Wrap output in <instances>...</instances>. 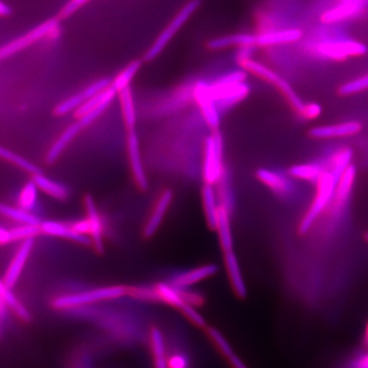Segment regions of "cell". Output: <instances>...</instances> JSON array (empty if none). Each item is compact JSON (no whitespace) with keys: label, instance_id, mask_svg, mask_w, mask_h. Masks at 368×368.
Listing matches in <instances>:
<instances>
[{"label":"cell","instance_id":"obj_35","mask_svg":"<svg viewBox=\"0 0 368 368\" xmlns=\"http://www.w3.org/2000/svg\"><path fill=\"white\" fill-rule=\"evenodd\" d=\"M0 158L6 160V161L13 163L15 166L19 167V168L23 169V170L27 171L28 173L33 174V175L42 173L39 167L36 166L32 162L25 159V158L21 157V156L18 155V153L11 152L10 150H6V148L1 146H0Z\"/></svg>","mask_w":368,"mask_h":368},{"label":"cell","instance_id":"obj_3","mask_svg":"<svg viewBox=\"0 0 368 368\" xmlns=\"http://www.w3.org/2000/svg\"><path fill=\"white\" fill-rule=\"evenodd\" d=\"M225 172L223 166V137L220 131L212 132L205 141L203 176L205 184L216 185Z\"/></svg>","mask_w":368,"mask_h":368},{"label":"cell","instance_id":"obj_1","mask_svg":"<svg viewBox=\"0 0 368 368\" xmlns=\"http://www.w3.org/2000/svg\"><path fill=\"white\" fill-rule=\"evenodd\" d=\"M201 4H202V0H189L180 8V11L167 25L166 28L156 38L150 49L144 53V62H153L164 51L167 45L170 44L178 31L184 26L185 23L189 21L193 17V13L200 8Z\"/></svg>","mask_w":368,"mask_h":368},{"label":"cell","instance_id":"obj_19","mask_svg":"<svg viewBox=\"0 0 368 368\" xmlns=\"http://www.w3.org/2000/svg\"><path fill=\"white\" fill-rule=\"evenodd\" d=\"M303 32L300 29H284L279 31H271L256 35V45L259 46H273L293 44L301 39Z\"/></svg>","mask_w":368,"mask_h":368},{"label":"cell","instance_id":"obj_8","mask_svg":"<svg viewBox=\"0 0 368 368\" xmlns=\"http://www.w3.org/2000/svg\"><path fill=\"white\" fill-rule=\"evenodd\" d=\"M110 82H112V79L110 78L99 79L96 82L91 83V84L85 87L84 89L76 94L75 96L65 99L60 105L56 106V108H54V114L56 116H64L65 114H69V113L76 110L83 103H87L88 99L94 98L99 92L103 91V90L110 87Z\"/></svg>","mask_w":368,"mask_h":368},{"label":"cell","instance_id":"obj_24","mask_svg":"<svg viewBox=\"0 0 368 368\" xmlns=\"http://www.w3.org/2000/svg\"><path fill=\"white\" fill-rule=\"evenodd\" d=\"M118 96L126 128H127L128 131L135 130L137 123V115L131 87L121 90V91L118 92Z\"/></svg>","mask_w":368,"mask_h":368},{"label":"cell","instance_id":"obj_21","mask_svg":"<svg viewBox=\"0 0 368 368\" xmlns=\"http://www.w3.org/2000/svg\"><path fill=\"white\" fill-rule=\"evenodd\" d=\"M230 217H231V214L225 208L220 206L215 230L218 234L219 243H220L223 253L234 250V236H232Z\"/></svg>","mask_w":368,"mask_h":368},{"label":"cell","instance_id":"obj_40","mask_svg":"<svg viewBox=\"0 0 368 368\" xmlns=\"http://www.w3.org/2000/svg\"><path fill=\"white\" fill-rule=\"evenodd\" d=\"M246 79H247V72L234 71L227 74V75L219 77L216 81L212 83V85H214V87H231V85L246 82Z\"/></svg>","mask_w":368,"mask_h":368},{"label":"cell","instance_id":"obj_29","mask_svg":"<svg viewBox=\"0 0 368 368\" xmlns=\"http://www.w3.org/2000/svg\"><path fill=\"white\" fill-rule=\"evenodd\" d=\"M156 288L159 293L160 301L164 302V303L171 305L178 309L182 308L186 303L180 291L174 288L172 284L160 282L156 286Z\"/></svg>","mask_w":368,"mask_h":368},{"label":"cell","instance_id":"obj_51","mask_svg":"<svg viewBox=\"0 0 368 368\" xmlns=\"http://www.w3.org/2000/svg\"><path fill=\"white\" fill-rule=\"evenodd\" d=\"M364 344L368 347V324L367 325V329H365L364 333Z\"/></svg>","mask_w":368,"mask_h":368},{"label":"cell","instance_id":"obj_23","mask_svg":"<svg viewBox=\"0 0 368 368\" xmlns=\"http://www.w3.org/2000/svg\"><path fill=\"white\" fill-rule=\"evenodd\" d=\"M82 129V125L79 122L71 124L51 146V150L47 153L46 162L49 164H53Z\"/></svg>","mask_w":368,"mask_h":368},{"label":"cell","instance_id":"obj_11","mask_svg":"<svg viewBox=\"0 0 368 368\" xmlns=\"http://www.w3.org/2000/svg\"><path fill=\"white\" fill-rule=\"evenodd\" d=\"M319 53L331 60H346L367 53V45L355 40H336L320 44Z\"/></svg>","mask_w":368,"mask_h":368},{"label":"cell","instance_id":"obj_10","mask_svg":"<svg viewBox=\"0 0 368 368\" xmlns=\"http://www.w3.org/2000/svg\"><path fill=\"white\" fill-rule=\"evenodd\" d=\"M212 98L215 101L217 108L221 112L229 110L238 105L250 94V87L246 82L231 87H214L210 84Z\"/></svg>","mask_w":368,"mask_h":368},{"label":"cell","instance_id":"obj_9","mask_svg":"<svg viewBox=\"0 0 368 368\" xmlns=\"http://www.w3.org/2000/svg\"><path fill=\"white\" fill-rule=\"evenodd\" d=\"M127 153L135 184L141 191H146L148 189V180L142 162L141 144L137 129L128 131Z\"/></svg>","mask_w":368,"mask_h":368},{"label":"cell","instance_id":"obj_44","mask_svg":"<svg viewBox=\"0 0 368 368\" xmlns=\"http://www.w3.org/2000/svg\"><path fill=\"white\" fill-rule=\"evenodd\" d=\"M180 310L184 313L185 317L189 318V322H193V324L196 325V326L203 327L206 325L205 318L203 317L202 315H201L198 310H196L193 305L187 303L186 302V303L180 308Z\"/></svg>","mask_w":368,"mask_h":368},{"label":"cell","instance_id":"obj_46","mask_svg":"<svg viewBox=\"0 0 368 368\" xmlns=\"http://www.w3.org/2000/svg\"><path fill=\"white\" fill-rule=\"evenodd\" d=\"M320 114H322V107L318 103H305L301 113H300L302 117L309 120L317 118Z\"/></svg>","mask_w":368,"mask_h":368},{"label":"cell","instance_id":"obj_31","mask_svg":"<svg viewBox=\"0 0 368 368\" xmlns=\"http://www.w3.org/2000/svg\"><path fill=\"white\" fill-rule=\"evenodd\" d=\"M151 343L155 356V368H169L166 359V349H165L164 336L159 329H153L151 331Z\"/></svg>","mask_w":368,"mask_h":368},{"label":"cell","instance_id":"obj_42","mask_svg":"<svg viewBox=\"0 0 368 368\" xmlns=\"http://www.w3.org/2000/svg\"><path fill=\"white\" fill-rule=\"evenodd\" d=\"M42 231L40 227H35V225L24 224L22 227H15L11 230V241L15 239H33L34 236H37Z\"/></svg>","mask_w":368,"mask_h":368},{"label":"cell","instance_id":"obj_13","mask_svg":"<svg viewBox=\"0 0 368 368\" xmlns=\"http://www.w3.org/2000/svg\"><path fill=\"white\" fill-rule=\"evenodd\" d=\"M33 239H25L21 248L18 250L17 254L15 255L13 260H11L10 266H8L6 273H4L2 281H4V284H6L8 288H11V290H13V286L17 284L20 277H21L24 266L26 265V262L28 260L31 250L33 249Z\"/></svg>","mask_w":368,"mask_h":368},{"label":"cell","instance_id":"obj_32","mask_svg":"<svg viewBox=\"0 0 368 368\" xmlns=\"http://www.w3.org/2000/svg\"><path fill=\"white\" fill-rule=\"evenodd\" d=\"M256 176L262 184L267 185L277 193H286L288 191V184H286V180L273 171L265 168L258 169Z\"/></svg>","mask_w":368,"mask_h":368},{"label":"cell","instance_id":"obj_18","mask_svg":"<svg viewBox=\"0 0 368 368\" xmlns=\"http://www.w3.org/2000/svg\"><path fill=\"white\" fill-rule=\"evenodd\" d=\"M224 261L232 288L239 298L243 299V298L247 297V286H246L245 279H243V273H241L238 256H236L234 250L224 253Z\"/></svg>","mask_w":368,"mask_h":368},{"label":"cell","instance_id":"obj_16","mask_svg":"<svg viewBox=\"0 0 368 368\" xmlns=\"http://www.w3.org/2000/svg\"><path fill=\"white\" fill-rule=\"evenodd\" d=\"M218 266L215 264H206V265L200 266L195 269L177 275L170 281V284H172L174 288H187V286H193V284H198V282L204 281V279L214 277L218 272Z\"/></svg>","mask_w":368,"mask_h":368},{"label":"cell","instance_id":"obj_37","mask_svg":"<svg viewBox=\"0 0 368 368\" xmlns=\"http://www.w3.org/2000/svg\"><path fill=\"white\" fill-rule=\"evenodd\" d=\"M358 10V6L354 2H347V4H341L333 10L326 11L324 13L322 20L326 23H336L347 19L350 15L355 13Z\"/></svg>","mask_w":368,"mask_h":368},{"label":"cell","instance_id":"obj_12","mask_svg":"<svg viewBox=\"0 0 368 368\" xmlns=\"http://www.w3.org/2000/svg\"><path fill=\"white\" fill-rule=\"evenodd\" d=\"M174 198L173 191L171 189H165L160 195L153 207L152 214L148 217L146 225L144 227V236L146 239H151L157 234L160 227H161L163 220L171 206Z\"/></svg>","mask_w":368,"mask_h":368},{"label":"cell","instance_id":"obj_15","mask_svg":"<svg viewBox=\"0 0 368 368\" xmlns=\"http://www.w3.org/2000/svg\"><path fill=\"white\" fill-rule=\"evenodd\" d=\"M362 129V125L359 122H346L336 125L317 126L309 132L313 139H326L335 137H352L358 134Z\"/></svg>","mask_w":368,"mask_h":368},{"label":"cell","instance_id":"obj_33","mask_svg":"<svg viewBox=\"0 0 368 368\" xmlns=\"http://www.w3.org/2000/svg\"><path fill=\"white\" fill-rule=\"evenodd\" d=\"M324 173L322 169L315 164L295 165L290 169L293 177L307 182H318Z\"/></svg>","mask_w":368,"mask_h":368},{"label":"cell","instance_id":"obj_34","mask_svg":"<svg viewBox=\"0 0 368 368\" xmlns=\"http://www.w3.org/2000/svg\"><path fill=\"white\" fill-rule=\"evenodd\" d=\"M356 177V168L354 166H350L349 168L343 174L342 178L338 182L336 189V201L338 204H342L347 200L350 193H351L352 187H353L354 182Z\"/></svg>","mask_w":368,"mask_h":368},{"label":"cell","instance_id":"obj_28","mask_svg":"<svg viewBox=\"0 0 368 368\" xmlns=\"http://www.w3.org/2000/svg\"><path fill=\"white\" fill-rule=\"evenodd\" d=\"M142 64L141 60H135L129 63L121 72L113 79L110 82V87L114 88L117 92L125 89L130 87L134 77L137 76V72L141 70Z\"/></svg>","mask_w":368,"mask_h":368},{"label":"cell","instance_id":"obj_41","mask_svg":"<svg viewBox=\"0 0 368 368\" xmlns=\"http://www.w3.org/2000/svg\"><path fill=\"white\" fill-rule=\"evenodd\" d=\"M37 200V186L34 182H29L23 189L20 196V204L24 209H32Z\"/></svg>","mask_w":368,"mask_h":368},{"label":"cell","instance_id":"obj_14","mask_svg":"<svg viewBox=\"0 0 368 368\" xmlns=\"http://www.w3.org/2000/svg\"><path fill=\"white\" fill-rule=\"evenodd\" d=\"M85 209L87 212V220L89 223V234L91 239L92 246L99 254L105 252V243H103V227L99 216L98 208L94 198L87 195L84 198Z\"/></svg>","mask_w":368,"mask_h":368},{"label":"cell","instance_id":"obj_50","mask_svg":"<svg viewBox=\"0 0 368 368\" xmlns=\"http://www.w3.org/2000/svg\"><path fill=\"white\" fill-rule=\"evenodd\" d=\"M11 10L10 6H6L4 2L0 1V15H11Z\"/></svg>","mask_w":368,"mask_h":368},{"label":"cell","instance_id":"obj_7","mask_svg":"<svg viewBox=\"0 0 368 368\" xmlns=\"http://www.w3.org/2000/svg\"><path fill=\"white\" fill-rule=\"evenodd\" d=\"M193 98L200 108L203 118L212 132L220 131L221 113L217 108L215 101L212 98L210 84L198 82L193 89Z\"/></svg>","mask_w":368,"mask_h":368},{"label":"cell","instance_id":"obj_39","mask_svg":"<svg viewBox=\"0 0 368 368\" xmlns=\"http://www.w3.org/2000/svg\"><path fill=\"white\" fill-rule=\"evenodd\" d=\"M367 89H368V74L345 83L340 87L338 92L341 96H352V94H359Z\"/></svg>","mask_w":368,"mask_h":368},{"label":"cell","instance_id":"obj_22","mask_svg":"<svg viewBox=\"0 0 368 368\" xmlns=\"http://www.w3.org/2000/svg\"><path fill=\"white\" fill-rule=\"evenodd\" d=\"M202 200L208 225L211 229L215 230L218 212L220 209L215 185L204 184L202 189Z\"/></svg>","mask_w":368,"mask_h":368},{"label":"cell","instance_id":"obj_5","mask_svg":"<svg viewBox=\"0 0 368 368\" xmlns=\"http://www.w3.org/2000/svg\"><path fill=\"white\" fill-rule=\"evenodd\" d=\"M58 23H60V18L47 20L24 35L11 40L8 44L2 45L0 46V61L11 58L13 54L20 53L27 47L36 44L38 40L46 37L58 28Z\"/></svg>","mask_w":368,"mask_h":368},{"label":"cell","instance_id":"obj_48","mask_svg":"<svg viewBox=\"0 0 368 368\" xmlns=\"http://www.w3.org/2000/svg\"><path fill=\"white\" fill-rule=\"evenodd\" d=\"M72 227H73L76 231L85 234V236L89 234V223H88L87 218L85 219V220L78 221V222H76Z\"/></svg>","mask_w":368,"mask_h":368},{"label":"cell","instance_id":"obj_52","mask_svg":"<svg viewBox=\"0 0 368 368\" xmlns=\"http://www.w3.org/2000/svg\"><path fill=\"white\" fill-rule=\"evenodd\" d=\"M365 239H367V241H368V231L367 232V234H365Z\"/></svg>","mask_w":368,"mask_h":368},{"label":"cell","instance_id":"obj_27","mask_svg":"<svg viewBox=\"0 0 368 368\" xmlns=\"http://www.w3.org/2000/svg\"><path fill=\"white\" fill-rule=\"evenodd\" d=\"M209 336H211L212 340L215 343L217 348L220 350L221 353L227 357L232 368H249L238 355H236L234 349L230 346L225 336L218 329H210Z\"/></svg>","mask_w":368,"mask_h":368},{"label":"cell","instance_id":"obj_47","mask_svg":"<svg viewBox=\"0 0 368 368\" xmlns=\"http://www.w3.org/2000/svg\"><path fill=\"white\" fill-rule=\"evenodd\" d=\"M351 368H368V353L362 354L351 362Z\"/></svg>","mask_w":368,"mask_h":368},{"label":"cell","instance_id":"obj_2","mask_svg":"<svg viewBox=\"0 0 368 368\" xmlns=\"http://www.w3.org/2000/svg\"><path fill=\"white\" fill-rule=\"evenodd\" d=\"M126 293H127V288L124 286H105V288H94L85 292L61 296L53 300V306L58 310H68V309L78 308L106 300L118 299Z\"/></svg>","mask_w":368,"mask_h":368},{"label":"cell","instance_id":"obj_17","mask_svg":"<svg viewBox=\"0 0 368 368\" xmlns=\"http://www.w3.org/2000/svg\"><path fill=\"white\" fill-rule=\"evenodd\" d=\"M40 228H42V231L49 234V236L69 239V241H75V243H81L83 246H92L91 239L89 236L76 231L73 227H68L64 223L46 221V222H42Z\"/></svg>","mask_w":368,"mask_h":368},{"label":"cell","instance_id":"obj_43","mask_svg":"<svg viewBox=\"0 0 368 368\" xmlns=\"http://www.w3.org/2000/svg\"><path fill=\"white\" fill-rule=\"evenodd\" d=\"M130 296L137 298V299L144 300V301L150 302H161L160 301L159 293H158L157 288H148V286H139V288H132L130 291Z\"/></svg>","mask_w":368,"mask_h":368},{"label":"cell","instance_id":"obj_25","mask_svg":"<svg viewBox=\"0 0 368 368\" xmlns=\"http://www.w3.org/2000/svg\"><path fill=\"white\" fill-rule=\"evenodd\" d=\"M33 182L42 191L56 200L65 201L69 198L70 191L67 186L60 182H53L51 178L42 175V173L33 175Z\"/></svg>","mask_w":368,"mask_h":368},{"label":"cell","instance_id":"obj_30","mask_svg":"<svg viewBox=\"0 0 368 368\" xmlns=\"http://www.w3.org/2000/svg\"><path fill=\"white\" fill-rule=\"evenodd\" d=\"M0 214L24 224L35 225V227H42V220L38 217L29 213L26 210L8 206L6 204H0Z\"/></svg>","mask_w":368,"mask_h":368},{"label":"cell","instance_id":"obj_38","mask_svg":"<svg viewBox=\"0 0 368 368\" xmlns=\"http://www.w3.org/2000/svg\"><path fill=\"white\" fill-rule=\"evenodd\" d=\"M352 157H353V151L351 148H346V150L342 151L336 157L335 167H334L333 172H331L336 184L340 182L345 171L349 168Z\"/></svg>","mask_w":368,"mask_h":368},{"label":"cell","instance_id":"obj_6","mask_svg":"<svg viewBox=\"0 0 368 368\" xmlns=\"http://www.w3.org/2000/svg\"><path fill=\"white\" fill-rule=\"evenodd\" d=\"M117 96H118V92L114 88L110 87L103 91L99 92L94 98L88 99L87 103H83L80 108L75 110L79 123L82 125L83 128L94 123L110 107V103Z\"/></svg>","mask_w":368,"mask_h":368},{"label":"cell","instance_id":"obj_4","mask_svg":"<svg viewBox=\"0 0 368 368\" xmlns=\"http://www.w3.org/2000/svg\"><path fill=\"white\" fill-rule=\"evenodd\" d=\"M317 184V195L313 201L312 206L310 207L306 215L302 219L301 223H300L299 232L301 234H306L311 229L316 219L322 213L329 201L335 195L336 185H338L331 172L322 174V178Z\"/></svg>","mask_w":368,"mask_h":368},{"label":"cell","instance_id":"obj_36","mask_svg":"<svg viewBox=\"0 0 368 368\" xmlns=\"http://www.w3.org/2000/svg\"><path fill=\"white\" fill-rule=\"evenodd\" d=\"M227 177V172L225 170L220 182L217 184V185H219V191H217V189L216 191L220 206L225 208L230 214H232V210L234 208V198L231 189H230L231 187H230V182Z\"/></svg>","mask_w":368,"mask_h":368},{"label":"cell","instance_id":"obj_49","mask_svg":"<svg viewBox=\"0 0 368 368\" xmlns=\"http://www.w3.org/2000/svg\"><path fill=\"white\" fill-rule=\"evenodd\" d=\"M11 241H11V231L0 227V243H8Z\"/></svg>","mask_w":368,"mask_h":368},{"label":"cell","instance_id":"obj_26","mask_svg":"<svg viewBox=\"0 0 368 368\" xmlns=\"http://www.w3.org/2000/svg\"><path fill=\"white\" fill-rule=\"evenodd\" d=\"M0 297L10 309L11 313L18 316L23 322L30 320L31 315L28 309L15 297L13 290L4 284V281H0Z\"/></svg>","mask_w":368,"mask_h":368},{"label":"cell","instance_id":"obj_20","mask_svg":"<svg viewBox=\"0 0 368 368\" xmlns=\"http://www.w3.org/2000/svg\"><path fill=\"white\" fill-rule=\"evenodd\" d=\"M208 47L212 51H220L228 47H248L256 45V35L250 33H236L219 36L208 42Z\"/></svg>","mask_w":368,"mask_h":368},{"label":"cell","instance_id":"obj_45","mask_svg":"<svg viewBox=\"0 0 368 368\" xmlns=\"http://www.w3.org/2000/svg\"><path fill=\"white\" fill-rule=\"evenodd\" d=\"M90 0H70L68 4H65L64 8L60 11V19H67L71 17L73 13H75L79 8H82L83 6L89 2Z\"/></svg>","mask_w":368,"mask_h":368}]
</instances>
